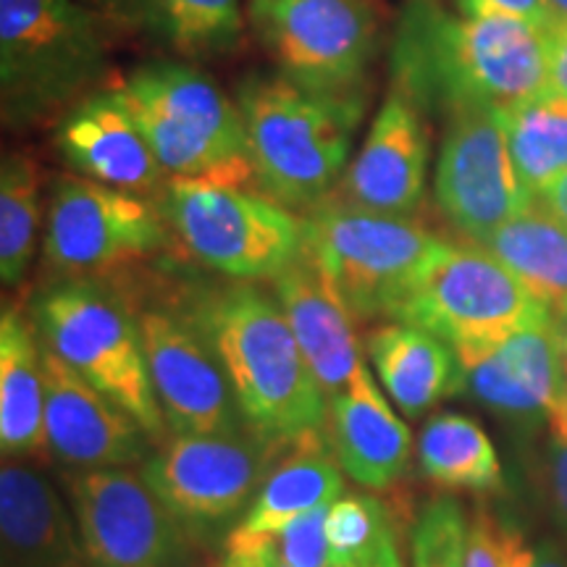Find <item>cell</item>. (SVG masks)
I'll list each match as a JSON object with an SVG mask.
<instances>
[{"label": "cell", "mask_w": 567, "mask_h": 567, "mask_svg": "<svg viewBox=\"0 0 567 567\" xmlns=\"http://www.w3.org/2000/svg\"><path fill=\"white\" fill-rule=\"evenodd\" d=\"M394 87L431 105H509L549 87L547 34L520 19L452 17L431 0L410 6L392 51Z\"/></svg>", "instance_id": "cell-1"}, {"label": "cell", "mask_w": 567, "mask_h": 567, "mask_svg": "<svg viewBox=\"0 0 567 567\" xmlns=\"http://www.w3.org/2000/svg\"><path fill=\"white\" fill-rule=\"evenodd\" d=\"M189 313L221 360L255 434L292 444L323 431L326 394L274 295L250 281L229 284L197 300Z\"/></svg>", "instance_id": "cell-2"}, {"label": "cell", "mask_w": 567, "mask_h": 567, "mask_svg": "<svg viewBox=\"0 0 567 567\" xmlns=\"http://www.w3.org/2000/svg\"><path fill=\"white\" fill-rule=\"evenodd\" d=\"M237 103L255 187L289 210L310 213L329 200L350 166L363 92L318 95L281 74H250Z\"/></svg>", "instance_id": "cell-3"}, {"label": "cell", "mask_w": 567, "mask_h": 567, "mask_svg": "<svg viewBox=\"0 0 567 567\" xmlns=\"http://www.w3.org/2000/svg\"><path fill=\"white\" fill-rule=\"evenodd\" d=\"M30 318L48 350L118 402L153 442H161L166 417L147 371L140 316L122 297L97 281L66 279L34 297Z\"/></svg>", "instance_id": "cell-4"}, {"label": "cell", "mask_w": 567, "mask_h": 567, "mask_svg": "<svg viewBox=\"0 0 567 567\" xmlns=\"http://www.w3.org/2000/svg\"><path fill=\"white\" fill-rule=\"evenodd\" d=\"M549 318L547 305L484 245L442 239L392 321L439 337L463 363Z\"/></svg>", "instance_id": "cell-5"}, {"label": "cell", "mask_w": 567, "mask_h": 567, "mask_svg": "<svg viewBox=\"0 0 567 567\" xmlns=\"http://www.w3.org/2000/svg\"><path fill=\"white\" fill-rule=\"evenodd\" d=\"M168 176L255 184L239 103L189 61H153L122 84Z\"/></svg>", "instance_id": "cell-6"}, {"label": "cell", "mask_w": 567, "mask_h": 567, "mask_svg": "<svg viewBox=\"0 0 567 567\" xmlns=\"http://www.w3.org/2000/svg\"><path fill=\"white\" fill-rule=\"evenodd\" d=\"M105 69L101 13L76 0H0V101L6 124L71 103Z\"/></svg>", "instance_id": "cell-7"}, {"label": "cell", "mask_w": 567, "mask_h": 567, "mask_svg": "<svg viewBox=\"0 0 567 567\" xmlns=\"http://www.w3.org/2000/svg\"><path fill=\"white\" fill-rule=\"evenodd\" d=\"M302 255L326 276L354 321L389 318L442 239L413 216L326 200L302 218Z\"/></svg>", "instance_id": "cell-8"}, {"label": "cell", "mask_w": 567, "mask_h": 567, "mask_svg": "<svg viewBox=\"0 0 567 567\" xmlns=\"http://www.w3.org/2000/svg\"><path fill=\"white\" fill-rule=\"evenodd\" d=\"M158 205L179 243L234 281L276 279L302 255V218L258 187L172 176Z\"/></svg>", "instance_id": "cell-9"}, {"label": "cell", "mask_w": 567, "mask_h": 567, "mask_svg": "<svg viewBox=\"0 0 567 567\" xmlns=\"http://www.w3.org/2000/svg\"><path fill=\"white\" fill-rule=\"evenodd\" d=\"M292 444L271 442L252 429L237 434H174L145 460L142 478L187 536H229Z\"/></svg>", "instance_id": "cell-10"}, {"label": "cell", "mask_w": 567, "mask_h": 567, "mask_svg": "<svg viewBox=\"0 0 567 567\" xmlns=\"http://www.w3.org/2000/svg\"><path fill=\"white\" fill-rule=\"evenodd\" d=\"M247 21L281 76L318 95H360L379 51L371 0H247Z\"/></svg>", "instance_id": "cell-11"}, {"label": "cell", "mask_w": 567, "mask_h": 567, "mask_svg": "<svg viewBox=\"0 0 567 567\" xmlns=\"http://www.w3.org/2000/svg\"><path fill=\"white\" fill-rule=\"evenodd\" d=\"M168 231L172 226L151 197L61 176L48 203L42 255L59 274H101L161 252Z\"/></svg>", "instance_id": "cell-12"}, {"label": "cell", "mask_w": 567, "mask_h": 567, "mask_svg": "<svg viewBox=\"0 0 567 567\" xmlns=\"http://www.w3.org/2000/svg\"><path fill=\"white\" fill-rule=\"evenodd\" d=\"M434 200L446 221L478 245L536 203L517 176L499 111L476 103L450 109Z\"/></svg>", "instance_id": "cell-13"}, {"label": "cell", "mask_w": 567, "mask_h": 567, "mask_svg": "<svg viewBox=\"0 0 567 567\" xmlns=\"http://www.w3.org/2000/svg\"><path fill=\"white\" fill-rule=\"evenodd\" d=\"M90 567H176L187 551L179 520L124 467L63 476Z\"/></svg>", "instance_id": "cell-14"}, {"label": "cell", "mask_w": 567, "mask_h": 567, "mask_svg": "<svg viewBox=\"0 0 567 567\" xmlns=\"http://www.w3.org/2000/svg\"><path fill=\"white\" fill-rule=\"evenodd\" d=\"M147 371L174 434H237L250 429L221 360L193 313L147 308L140 313Z\"/></svg>", "instance_id": "cell-15"}, {"label": "cell", "mask_w": 567, "mask_h": 567, "mask_svg": "<svg viewBox=\"0 0 567 567\" xmlns=\"http://www.w3.org/2000/svg\"><path fill=\"white\" fill-rule=\"evenodd\" d=\"M42 371L45 442L59 463L74 471H103L147 460V442L153 439L142 431V425L45 344Z\"/></svg>", "instance_id": "cell-16"}, {"label": "cell", "mask_w": 567, "mask_h": 567, "mask_svg": "<svg viewBox=\"0 0 567 567\" xmlns=\"http://www.w3.org/2000/svg\"><path fill=\"white\" fill-rule=\"evenodd\" d=\"M55 147L84 179L134 195H153L172 176L153 153L122 84L84 95L61 118Z\"/></svg>", "instance_id": "cell-17"}, {"label": "cell", "mask_w": 567, "mask_h": 567, "mask_svg": "<svg viewBox=\"0 0 567 567\" xmlns=\"http://www.w3.org/2000/svg\"><path fill=\"white\" fill-rule=\"evenodd\" d=\"M431 140L423 111L392 87L375 113L363 151L339 182L337 203L384 216H413L429 176Z\"/></svg>", "instance_id": "cell-18"}, {"label": "cell", "mask_w": 567, "mask_h": 567, "mask_svg": "<svg viewBox=\"0 0 567 567\" xmlns=\"http://www.w3.org/2000/svg\"><path fill=\"white\" fill-rule=\"evenodd\" d=\"M463 371L465 386L492 413L523 425H549L551 436L567 434L555 316L463 360Z\"/></svg>", "instance_id": "cell-19"}, {"label": "cell", "mask_w": 567, "mask_h": 567, "mask_svg": "<svg viewBox=\"0 0 567 567\" xmlns=\"http://www.w3.org/2000/svg\"><path fill=\"white\" fill-rule=\"evenodd\" d=\"M271 281L274 297L287 313L297 344L323 394L329 400L342 394L368 368L350 310L305 255Z\"/></svg>", "instance_id": "cell-20"}, {"label": "cell", "mask_w": 567, "mask_h": 567, "mask_svg": "<svg viewBox=\"0 0 567 567\" xmlns=\"http://www.w3.org/2000/svg\"><path fill=\"white\" fill-rule=\"evenodd\" d=\"M0 534L6 567H90L80 526L61 496L11 457L0 467Z\"/></svg>", "instance_id": "cell-21"}, {"label": "cell", "mask_w": 567, "mask_h": 567, "mask_svg": "<svg viewBox=\"0 0 567 567\" xmlns=\"http://www.w3.org/2000/svg\"><path fill=\"white\" fill-rule=\"evenodd\" d=\"M329 436L342 471L354 484L384 492L405 476L413 439L365 371L329 400Z\"/></svg>", "instance_id": "cell-22"}, {"label": "cell", "mask_w": 567, "mask_h": 567, "mask_svg": "<svg viewBox=\"0 0 567 567\" xmlns=\"http://www.w3.org/2000/svg\"><path fill=\"white\" fill-rule=\"evenodd\" d=\"M342 488V465L326 452L323 431H310L289 446L266 478L243 523L226 536V551L274 544L295 517L337 502Z\"/></svg>", "instance_id": "cell-23"}, {"label": "cell", "mask_w": 567, "mask_h": 567, "mask_svg": "<svg viewBox=\"0 0 567 567\" xmlns=\"http://www.w3.org/2000/svg\"><path fill=\"white\" fill-rule=\"evenodd\" d=\"M363 347L381 386L405 417L423 415L465 389L457 352L417 326L384 323L368 334Z\"/></svg>", "instance_id": "cell-24"}, {"label": "cell", "mask_w": 567, "mask_h": 567, "mask_svg": "<svg viewBox=\"0 0 567 567\" xmlns=\"http://www.w3.org/2000/svg\"><path fill=\"white\" fill-rule=\"evenodd\" d=\"M90 9L179 59H208L243 40L239 0H87Z\"/></svg>", "instance_id": "cell-25"}, {"label": "cell", "mask_w": 567, "mask_h": 567, "mask_svg": "<svg viewBox=\"0 0 567 567\" xmlns=\"http://www.w3.org/2000/svg\"><path fill=\"white\" fill-rule=\"evenodd\" d=\"M0 450L6 457H30L45 442V371L32 318L19 308L0 316Z\"/></svg>", "instance_id": "cell-26"}, {"label": "cell", "mask_w": 567, "mask_h": 567, "mask_svg": "<svg viewBox=\"0 0 567 567\" xmlns=\"http://www.w3.org/2000/svg\"><path fill=\"white\" fill-rule=\"evenodd\" d=\"M481 245L526 284L551 316H567V224L547 205L534 203Z\"/></svg>", "instance_id": "cell-27"}, {"label": "cell", "mask_w": 567, "mask_h": 567, "mask_svg": "<svg viewBox=\"0 0 567 567\" xmlns=\"http://www.w3.org/2000/svg\"><path fill=\"white\" fill-rule=\"evenodd\" d=\"M417 463L425 478L455 492L494 494L505 484L492 439L473 417L460 413H439L425 421Z\"/></svg>", "instance_id": "cell-28"}, {"label": "cell", "mask_w": 567, "mask_h": 567, "mask_svg": "<svg viewBox=\"0 0 567 567\" xmlns=\"http://www.w3.org/2000/svg\"><path fill=\"white\" fill-rule=\"evenodd\" d=\"M517 176L542 200L567 174V97L555 90L499 111Z\"/></svg>", "instance_id": "cell-29"}, {"label": "cell", "mask_w": 567, "mask_h": 567, "mask_svg": "<svg viewBox=\"0 0 567 567\" xmlns=\"http://www.w3.org/2000/svg\"><path fill=\"white\" fill-rule=\"evenodd\" d=\"M40 229L38 166L27 155L13 153L0 168V279L17 287L30 271L34 239Z\"/></svg>", "instance_id": "cell-30"}, {"label": "cell", "mask_w": 567, "mask_h": 567, "mask_svg": "<svg viewBox=\"0 0 567 567\" xmlns=\"http://www.w3.org/2000/svg\"><path fill=\"white\" fill-rule=\"evenodd\" d=\"M467 523L455 496H434L423 505L410 534L413 567H465Z\"/></svg>", "instance_id": "cell-31"}, {"label": "cell", "mask_w": 567, "mask_h": 567, "mask_svg": "<svg viewBox=\"0 0 567 567\" xmlns=\"http://www.w3.org/2000/svg\"><path fill=\"white\" fill-rule=\"evenodd\" d=\"M389 528L386 509L379 499L365 494H347L331 502L326 517V538L334 559L368 557L379 547L381 536Z\"/></svg>", "instance_id": "cell-32"}, {"label": "cell", "mask_w": 567, "mask_h": 567, "mask_svg": "<svg viewBox=\"0 0 567 567\" xmlns=\"http://www.w3.org/2000/svg\"><path fill=\"white\" fill-rule=\"evenodd\" d=\"M331 505H321L295 517L279 536L281 567H329L331 547L326 538V517Z\"/></svg>", "instance_id": "cell-33"}, {"label": "cell", "mask_w": 567, "mask_h": 567, "mask_svg": "<svg viewBox=\"0 0 567 567\" xmlns=\"http://www.w3.org/2000/svg\"><path fill=\"white\" fill-rule=\"evenodd\" d=\"M513 523L478 505L467 526L465 567H507V538Z\"/></svg>", "instance_id": "cell-34"}, {"label": "cell", "mask_w": 567, "mask_h": 567, "mask_svg": "<svg viewBox=\"0 0 567 567\" xmlns=\"http://www.w3.org/2000/svg\"><path fill=\"white\" fill-rule=\"evenodd\" d=\"M457 11L460 17L471 19H520L528 21V24L542 27V30H547L551 21L557 19L547 0H457Z\"/></svg>", "instance_id": "cell-35"}, {"label": "cell", "mask_w": 567, "mask_h": 567, "mask_svg": "<svg viewBox=\"0 0 567 567\" xmlns=\"http://www.w3.org/2000/svg\"><path fill=\"white\" fill-rule=\"evenodd\" d=\"M549 488L559 526L567 534V436H551L549 444Z\"/></svg>", "instance_id": "cell-36"}, {"label": "cell", "mask_w": 567, "mask_h": 567, "mask_svg": "<svg viewBox=\"0 0 567 567\" xmlns=\"http://www.w3.org/2000/svg\"><path fill=\"white\" fill-rule=\"evenodd\" d=\"M544 34H547L549 87L567 97V21L555 19Z\"/></svg>", "instance_id": "cell-37"}, {"label": "cell", "mask_w": 567, "mask_h": 567, "mask_svg": "<svg viewBox=\"0 0 567 567\" xmlns=\"http://www.w3.org/2000/svg\"><path fill=\"white\" fill-rule=\"evenodd\" d=\"M224 567H281L279 547L276 544H258V547L226 551Z\"/></svg>", "instance_id": "cell-38"}, {"label": "cell", "mask_w": 567, "mask_h": 567, "mask_svg": "<svg viewBox=\"0 0 567 567\" xmlns=\"http://www.w3.org/2000/svg\"><path fill=\"white\" fill-rule=\"evenodd\" d=\"M368 567H405L402 565V555H400V547H396V536L392 526H389L384 530V536H381L379 547L373 549L371 565Z\"/></svg>", "instance_id": "cell-39"}, {"label": "cell", "mask_w": 567, "mask_h": 567, "mask_svg": "<svg viewBox=\"0 0 567 567\" xmlns=\"http://www.w3.org/2000/svg\"><path fill=\"white\" fill-rule=\"evenodd\" d=\"M507 567H534V549L528 547L520 530L509 526L507 538Z\"/></svg>", "instance_id": "cell-40"}, {"label": "cell", "mask_w": 567, "mask_h": 567, "mask_svg": "<svg viewBox=\"0 0 567 567\" xmlns=\"http://www.w3.org/2000/svg\"><path fill=\"white\" fill-rule=\"evenodd\" d=\"M534 567H567V551L547 538L534 549Z\"/></svg>", "instance_id": "cell-41"}, {"label": "cell", "mask_w": 567, "mask_h": 567, "mask_svg": "<svg viewBox=\"0 0 567 567\" xmlns=\"http://www.w3.org/2000/svg\"><path fill=\"white\" fill-rule=\"evenodd\" d=\"M557 339H559V384H563V410L567 423V316H555ZM567 436V434H565Z\"/></svg>", "instance_id": "cell-42"}, {"label": "cell", "mask_w": 567, "mask_h": 567, "mask_svg": "<svg viewBox=\"0 0 567 567\" xmlns=\"http://www.w3.org/2000/svg\"><path fill=\"white\" fill-rule=\"evenodd\" d=\"M371 565V555L368 557H352V559H334L329 567H368Z\"/></svg>", "instance_id": "cell-43"}, {"label": "cell", "mask_w": 567, "mask_h": 567, "mask_svg": "<svg viewBox=\"0 0 567 567\" xmlns=\"http://www.w3.org/2000/svg\"><path fill=\"white\" fill-rule=\"evenodd\" d=\"M549 9L555 11L557 19H565L567 21V0H547Z\"/></svg>", "instance_id": "cell-44"}, {"label": "cell", "mask_w": 567, "mask_h": 567, "mask_svg": "<svg viewBox=\"0 0 567 567\" xmlns=\"http://www.w3.org/2000/svg\"><path fill=\"white\" fill-rule=\"evenodd\" d=\"M410 3H421V0H410Z\"/></svg>", "instance_id": "cell-45"}]
</instances>
